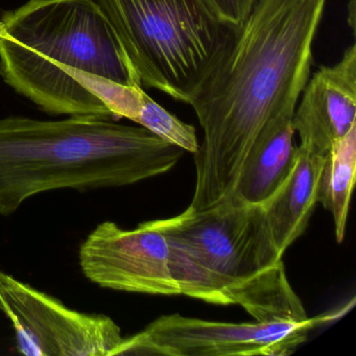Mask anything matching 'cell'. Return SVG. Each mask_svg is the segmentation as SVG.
Returning a JSON list of instances; mask_svg holds the SVG:
<instances>
[{
  "label": "cell",
  "instance_id": "obj_1",
  "mask_svg": "<svg viewBox=\"0 0 356 356\" xmlns=\"http://www.w3.org/2000/svg\"><path fill=\"white\" fill-rule=\"evenodd\" d=\"M327 0H257L188 104L203 130L191 206L230 197L253 145L291 122Z\"/></svg>",
  "mask_w": 356,
  "mask_h": 356
},
{
  "label": "cell",
  "instance_id": "obj_2",
  "mask_svg": "<svg viewBox=\"0 0 356 356\" xmlns=\"http://www.w3.org/2000/svg\"><path fill=\"white\" fill-rule=\"evenodd\" d=\"M1 24L0 74L47 113L113 120L102 81L143 87L95 0H30Z\"/></svg>",
  "mask_w": 356,
  "mask_h": 356
},
{
  "label": "cell",
  "instance_id": "obj_3",
  "mask_svg": "<svg viewBox=\"0 0 356 356\" xmlns=\"http://www.w3.org/2000/svg\"><path fill=\"white\" fill-rule=\"evenodd\" d=\"M183 154L143 127L107 118H1L0 216L47 191L114 188L160 176Z\"/></svg>",
  "mask_w": 356,
  "mask_h": 356
},
{
  "label": "cell",
  "instance_id": "obj_4",
  "mask_svg": "<svg viewBox=\"0 0 356 356\" xmlns=\"http://www.w3.org/2000/svg\"><path fill=\"white\" fill-rule=\"evenodd\" d=\"M165 237L180 295L216 305H239L257 322L308 320L285 274L282 254L261 205L232 197L166 220H149Z\"/></svg>",
  "mask_w": 356,
  "mask_h": 356
},
{
  "label": "cell",
  "instance_id": "obj_5",
  "mask_svg": "<svg viewBox=\"0 0 356 356\" xmlns=\"http://www.w3.org/2000/svg\"><path fill=\"white\" fill-rule=\"evenodd\" d=\"M141 85L188 104L236 30L201 0H95Z\"/></svg>",
  "mask_w": 356,
  "mask_h": 356
},
{
  "label": "cell",
  "instance_id": "obj_6",
  "mask_svg": "<svg viewBox=\"0 0 356 356\" xmlns=\"http://www.w3.org/2000/svg\"><path fill=\"white\" fill-rule=\"evenodd\" d=\"M318 321L304 322L224 323L159 316L147 328L124 337L110 356H283L293 353L307 339Z\"/></svg>",
  "mask_w": 356,
  "mask_h": 356
},
{
  "label": "cell",
  "instance_id": "obj_7",
  "mask_svg": "<svg viewBox=\"0 0 356 356\" xmlns=\"http://www.w3.org/2000/svg\"><path fill=\"white\" fill-rule=\"evenodd\" d=\"M0 312L24 355L110 356L124 339L110 316L72 309L1 270Z\"/></svg>",
  "mask_w": 356,
  "mask_h": 356
},
{
  "label": "cell",
  "instance_id": "obj_8",
  "mask_svg": "<svg viewBox=\"0 0 356 356\" xmlns=\"http://www.w3.org/2000/svg\"><path fill=\"white\" fill-rule=\"evenodd\" d=\"M84 276L103 289L149 295H180L172 276L168 241L151 222L136 228L97 225L81 243Z\"/></svg>",
  "mask_w": 356,
  "mask_h": 356
},
{
  "label": "cell",
  "instance_id": "obj_9",
  "mask_svg": "<svg viewBox=\"0 0 356 356\" xmlns=\"http://www.w3.org/2000/svg\"><path fill=\"white\" fill-rule=\"evenodd\" d=\"M291 120L300 147L326 156L335 141L356 124V47L341 61L322 66L308 80Z\"/></svg>",
  "mask_w": 356,
  "mask_h": 356
},
{
  "label": "cell",
  "instance_id": "obj_10",
  "mask_svg": "<svg viewBox=\"0 0 356 356\" xmlns=\"http://www.w3.org/2000/svg\"><path fill=\"white\" fill-rule=\"evenodd\" d=\"M324 162L325 156L297 147L295 164L289 176L261 205L273 241L282 255L307 228L318 204Z\"/></svg>",
  "mask_w": 356,
  "mask_h": 356
},
{
  "label": "cell",
  "instance_id": "obj_11",
  "mask_svg": "<svg viewBox=\"0 0 356 356\" xmlns=\"http://www.w3.org/2000/svg\"><path fill=\"white\" fill-rule=\"evenodd\" d=\"M293 134L289 122L262 136L250 149L230 197L250 205L266 203L295 164Z\"/></svg>",
  "mask_w": 356,
  "mask_h": 356
},
{
  "label": "cell",
  "instance_id": "obj_12",
  "mask_svg": "<svg viewBox=\"0 0 356 356\" xmlns=\"http://www.w3.org/2000/svg\"><path fill=\"white\" fill-rule=\"evenodd\" d=\"M356 175V124L333 143L325 156L318 203L330 212L339 243L345 238L352 191Z\"/></svg>",
  "mask_w": 356,
  "mask_h": 356
},
{
  "label": "cell",
  "instance_id": "obj_13",
  "mask_svg": "<svg viewBox=\"0 0 356 356\" xmlns=\"http://www.w3.org/2000/svg\"><path fill=\"white\" fill-rule=\"evenodd\" d=\"M135 122L165 143L180 147L184 152L195 154L199 149L195 127L181 122L147 93L143 95V106Z\"/></svg>",
  "mask_w": 356,
  "mask_h": 356
},
{
  "label": "cell",
  "instance_id": "obj_14",
  "mask_svg": "<svg viewBox=\"0 0 356 356\" xmlns=\"http://www.w3.org/2000/svg\"><path fill=\"white\" fill-rule=\"evenodd\" d=\"M208 11L227 28L238 30L257 0H201Z\"/></svg>",
  "mask_w": 356,
  "mask_h": 356
},
{
  "label": "cell",
  "instance_id": "obj_15",
  "mask_svg": "<svg viewBox=\"0 0 356 356\" xmlns=\"http://www.w3.org/2000/svg\"><path fill=\"white\" fill-rule=\"evenodd\" d=\"M1 30H3V24L0 22V34H1Z\"/></svg>",
  "mask_w": 356,
  "mask_h": 356
}]
</instances>
